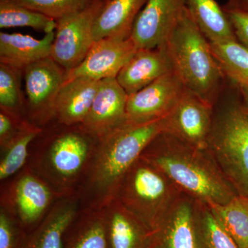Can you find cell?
<instances>
[{"label": "cell", "instance_id": "cell-1", "mask_svg": "<svg viewBox=\"0 0 248 248\" xmlns=\"http://www.w3.org/2000/svg\"><path fill=\"white\" fill-rule=\"evenodd\" d=\"M164 118L143 124L127 122L99 139L78 194L81 208H102L115 198L129 169L151 141L164 133Z\"/></svg>", "mask_w": 248, "mask_h": 248}, {"label": "cell", "instance_id": "cell-2", "mask_svg": "<svg viewBox=\"0 0 248 248\" xmlns=\"http://www.w3.org/2000/svg\"><path fill=\"white\" fill-rule=\"evenodd\" d=\"M141 156L196 201L222 205L238 195L208 150L189 146L169 134L158 135Z\"/></svg>", "mask_w": 248, "mask_h": 248}, {"label": "cell", "instance_id": "cell-3", "mask_svg": "<svg viewBox=\"0 0 248 248\" xmlns=\"http://www.w3.org/2000/svg\"><path fill=\"white\" fill-rule=\"evenodd\" d=\"M46 136L30 153L26 166L60 197L78 196L89 171L99 139L80 125L66 126Z\"/></svg>", "mask_w": 248, "mask_h": 248}, {"label": "cell", "instance_id": "cell-4", "mask_svg": "<svg viewBox=\"0 0 248 248\" xmlns=\"http://www.w3.org/2000/svg\"><path fill=\"white\" fill-rule=\"evenodd\" d=\"M165 46L187 91L215 105L224 75L187 7Z\"/></svg>", "mask_w": 248, "mask_h": 248}, {"label": "cell", "instance_id": "cell-5", "mask_svg": "<svg viewBox=\"0 0 248 248\" xmlns=\"http://www.w3.org/2000/svg\"><path fill=\"white\" fill-rule=\"evenodd\" d=\"M184 194L164 172L141 156L125 174L115 198L153 232Z\"/></svg>", "mask_w": 248, "mask_h": 248}, {"label": "cell", "instance_id": "cell-6", "mask_svg": "<svg viewBox=\"0 0 248 248\" xmlns=\"http://www.w3.org/2000/svg\"><path fill=\"white\" fill-rule=\"evenodd\" d=\"M207 150L238 195L248 198V115L239 91L214 115Z\"/></svg>", "mask_w": 248, "mask_h": 248}, {"label": "cell", "instance_id": "cell-7", "mask_svg": "<svg viewBox=\"0 0 248 248\" xmlns=\"http://www.w3.org/2000/svg\"><path fill=\"white\" fill-rule=\"evenodd\" d=\"M0 208L27 232L40 224L59 198L39 176L25 166L11 180L1 182Z\"/></svg>", "mask_w": 248, "mask_h": 248}, {"label": "cell", "instance_id": "cell-8", "mask_svg": "<svg viewBox=\"0 0 248 248\" xmlns=\"http://www.w3.org/2000/svg\"><path fill=\"white\" fill-rule=\"evenodd\" d=\"M107 0H94L82 11L58 19L51 57L66 71L81 63L93 44L94 22Z\"/></svg>", "mask_w": 248, "mask_h": 248}, {"label": "cell", "instance_id": "cell-9", "mask_svg": "<svg viewBox=\"0 0 248 248\" xmlns=\"http://www.w3.org/2000/svg\"><path fill=\"white\" fill-rule=\"evenodd\" d=\"M27 96L28 117L43 128L55 118V103L67 71L51 57L28 66L23 71Z\"/></svg>", "mask_w": 248, "mask_h": 248}, {"label": "cell", "instance_id": "cell-10", "mask_svg": "<svg viewBox=\"0 0 248 248\" xmlns=\"http://www.w3.org/2000/svg\"><path fill=\"white\" fill-rule=\"evenodd\" d=\"M214 105L186 91L164 118V133L199 149H207L213 125Z\"/></svg>", "mask_w": 248, "mask_h": 248}, {"label": "cell", "instance_id": "cell-11", "mask_svg": "<svg viewBox=\"0 0 248 248\" xmlns=\"http://www.w3.org/2000/svg\"><path fill=\"white\" fill-rule=\"evenodd\" d=\"M186 91L175 71L161 76L138 92L128 94L126 113L128 122L143 124L164 118Z\"/></svg>", "mask_w": 248, "mask_h": 248}, {"label": "cell", "instance_id": "cell-12", "mask_svg": "<svg viewBox=\"0 0 248 248\" xmlns=\"http://www.w3.org/2000/svg\"><path fill=\"white\" fill-rule=\"evenodd\" d=\"M186 9V0H147L130 35L137 48L152 49L164 46Z\"/></svg>", "mask_w": 248, "mask_h": 248}, {"label": "cell", "instance_id": "cell-13", "mask_svg": "<svg viewBox=\"0 0 248 248\" xmlns=\"http://www.w3.org/2000/svg\"><path fill=\"white\" fill-rule=\"evenodd\" d=\"M138 49L131 38H104L95 41L84 61L67 71L66 81L76 78L95 81L116 78Z\"/></svg>", "mask_w": 248, "mask_h": 248}, {"label": "cell", "instance_id": "cell-14", "mask_svg": "<svg viewBox=\"0 0 248 248\" xmlns=\"http://www.w3.org/2000/svg\"><path fill=\"white\" fill-rule=\"evenodd\" d=\"M127 99L128 94L116 78L102 80L89 115L80 126L94 138H103L128 122Z\"/></svg>", "mask_w": 248, "mask_h": 248}, {"label": "cell", "instance_id": "cell-15", "mask_svg": "<svg viewBox=\"0 0 248 248\" xmlns=\"http://www.w3.org/2000/svg\"><path fill=\"white\" fill-rule=\"evenodd\" d=\"M195 200L184 194L151 232L148 248H197Z\"/></svg>", "mask_w": 248, "mask_h": 248}, {"label": "cell", "instance_id": "cell-16", "mask_svg": "<svg viewBox=\"0 0 248 248\" xmlns=\"http://www.w3.org/2000/svg\"><path fill=\"white\" fill-rule=\"evenodd\" d=\"M174 71L172 60L164 46L152 49H138L122 68L116 79L130 94Z\"/></svg>", "mask_w": 248, "mask_h": 248}, {"label": "cell", "instance_id": "cell-17", "mask_svg": "<svg viewBox=\"0 0 248 248\" xmlns=\"http://www.w3.org/2000/svg\"><path fill=\"white\" fill-rule=\"evenodd\" d=\"M81 208L77 195L59 198L20 248H62L65 232Z\"/></svg>", "mask_w": 248, "mask_h": 248}, {"label": "cell", "instance_id": "cell-18", "mask_svg": "<svg viewBox=\"0 0 248 248\" xmlns=\"http://www.w3.org/2000/svg\"><path fill=\"white\" fill-rule=\"evenodd\" d=\"M108 248H148L151 232L117 198L103 207Z\"/></svg>", "mask_w": 248, "mask_h": 248}, {"label": "cell", "instance_id": "cell-19", "mask_svg": "<svg viewBox=\"0 0 248 248\" xmlns=\"http://www.w3.org/2000/svg\"><path fill=\"white\" fill-rule=\"evenodd\" d=\"M100 81L87 78H76L65 81L55 103V118L66 126L80 125L84 122Z\"/></svg>", "mask_w": 248, "mask_h": 248}, {"label": "cell", "instance_id": "cell-20", "mask_svg": "<svg viewBox=\"0 0 248 248\" xmlns=\"http://www.w3.org/2000/svg\"><path fill=\"white\" fill-rule=\"evenodd\" d=\"M55 31L42 40L20 33H0V63L24 71L29 65L51 55Z\"/></svg>", "mask_w": 248, "mask_h": 248}, {"label": "cell", "instance_id": "cell-21", "mask_svg": "<svg viewBox=\"0 0 248 248\" xmlns=\"http://www.w3.org/2000/svg\"><path fill=\"white\" fill-rule=\"evenodd\" d=\"M147 0H107L94 24V40L130 38L134 24Z\"/></svg>", "mask_w": 248, "mask_h": 248}, {"label": "cell", "instance_id": "cell-22", "mask_svg": "<svg viewBox=\"0 0 248 248\" xmlns=\"http://www.w3.org/2000/svg\"><path fill=\"white\" fill-rule=\"evenodd\" d=\"M62 248H108L103 209L80 208L65 232Z\"/></svg>", "mask_w": 248, "mask_h": 248}, {"label": "cell", "instance_id": "cell-23", "mask_svg": "<svg viewBox=\"0 0 248 248\" xmlns=\"http://www.w3.org/2000/svg\"><path fill=\"white\" fill-rule=\"evenodd\" d=\"M186 7L209 42L237 40L226 13L215 0H186Z\"/></svg>", "mask_w": 248, "mask_h": 248}, {"label": "cell", "instance_id": "cell-24", "mask_svg": "<svg viewBox=\"0 0 248 248\" xmlns=\"http://www.w3.org/2000/svg\"><path fill=\"white\" fill-rule=\"evenodd\" d=\"M210 45L223 75L236 86H248V49L237 40Z\"/></svg>", "mask_w": 248, "mask_h": 248}, {"label": "cell", "instance_id": "cell-25", "mask_svg": "<svg viewBox=\"0 0 248 248\" xmlns=\"http://www.w3.org/2000/svg\"><path fill=\"white\" fill-rule=\"evenodd\" d=\"M195 232L197 248H239L208 204L196 200Z\"/></svg>", "mask_w": 248, "mask_h": 248}, {"label": "cell", "instance_id": "cell-26", "mask_svg": "<svg viewBox=\"0 0 248 248\" xmlns=\"http://www.w3.org/2000/svg\"><path fill=\"white\" fill-rule=\"evenodd\" d=\"M208 205L238 247L248 248V197L238 195L228 203Z\"/></svg>", "mask_w": 248, "mask_h": 248}, {"label": "cell", "instance_id": "cell-27", "mask_svg": "<svg viewBox=\"0 0 248 248\" xmlns=\"http://www.w3.org/2000/svg\"><path fill=\"white\" fill-rule=\"evenodd\" d=\"M42 132L43 128L31 124L1 151L4 153L0 162L1 182L14 177L25 167L30 156L31 143Z\"/></svg>", "mask_w": 248, "mask_h": 248}, {"label": "cell", "instance_id": "cell-28", "mask_svg": "<svg viewBox=\"0 0 248 248\" xmlns=\"http://www.w3.org/2000/svg\"><path fill=\"white\" fill-rule=\"evenodd\" d=\"M30 27L45 34L56 30L57 22L16 0H0V28Z\"/></svg>", "mask_w": 248, "mask_h": 248}, {"label": "cell", "instance_id": "cell-29", "mask_svg": "<svg viewBox=\"0 0 248 248\" xmlns=\"http://www.w3.org/2000/svg\"><path fill=\"white\" fill-rule=\"evenodd\" d=\"M23 71L0 63V109L22 115L24 99L20 88Z\"/></svg>", "mask_w": 248, "mask_h": 248}, {"label": "cell", "instance_id": "cell-30", "mask_svg": "<svg viewBox=\"0 0 248 248\" xmlns=\"http://www.w3.org/2000/svg\"><path fill=\"white\" fill-rule=\"evenodd\" d=\"M36 12L58 20L60 18L82 11L94 0H16Z\"/></svg>", "mask_w": 248, "mask_h": 248}, {"label": "cell", "instance_id": "cell-31", "mask_svg": "<svg viewBox=\"0 0 248 248\" xmlns=\"http://www.w3.org/2000/svg\"><path fill=\"white\" fill-rule=\"evenodd\" d=\"M30 121L24 115L0 109V147L1 151L26 128L30 126ZM35 125V124H34Z\"/></svg>", "mask_w": 248, "mask_h": 248}, {"label": "cell", "instance_id": "cell-32", "mask_svg": "<svg viewBox=\"0 0 248 248\" xmlns=\"http://www.w3.org/2000/svg\"><path fill=\"white\" fill-rule=\"evenodd\" d=\"M27 233L7 212L0 208V248H20Z\"/></svg>", "mask_w": 248, "mask_h": 248}, {"label": "cell", "instance_id": "cell-33", "mask_svg": "<svg viewBox=\"0 0 248 248\" xmlns=\"http://www.w3.org/2000/svg\"><path fill=\"white\" fill-rule=\"evenodd\" d=\"M231 21L236 39L248 49V13L223 7Z\"/></svg>", "mask_w": 248, "mask_h": 248}, {"label": "cell", "instance_id": "cell-34", "mask_svg": "<svg viewBox=\"0 0 248 248\" xmlns=\"http://www.w3.org/2000/svg\"><path fill=\"white\" fill-rule=\"evenodd\" d=\"M223 7L248 13V0H228Z\"/></svg>", "mask_w": 248, "mask_h": 248}, {"label": "cell", "instance_id": "cell-35", "mask_svg": "<svg viewBox=\"0 0 248 248\" xmlns=\"http://www.w3.org/2000/svg\"><path fill=\"white\" fill-rule=\"evenodd\" d=\"M238 89H239L241 105L248 115V86H238Z\"/></svg>", "mask_w": 248, "mask_h": 248}]
</instances>
